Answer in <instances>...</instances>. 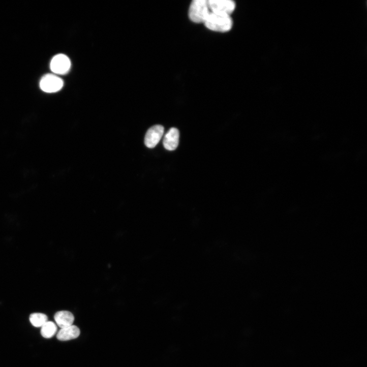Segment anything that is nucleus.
Listing matches in <instances>:
<instances>
[{"mask_svg": "<svg viewBox=\"0 0 367 367\" xmlns=\"http://www.w3.org/2000/svg\"><path fill=\"white\" fill-rule=\"evenodd\" d=\"M211 13L208 0H194L191 4L189 16L194 23H204Z\"/></svg>", "mask_w": 367, "mask_h": 367, "instance_id": "obj_1", "label": "nucleus"}, {"mask_svg": "<svg viewBox=\"0 0 367 367\" xmlns=\"http://www.w3.org/2000/svg\"><path fill=\"white\" fill-rule=\"evenodd\" d=\"M204 24L208 29L211 31L227 33L232 29L233 23L230 16L211 13Z\"/></svg>", "mask_w": 367, "mask_h": 367, "instance_id": "obj_2", "label": "nucleus"}, {"mask_svg": "<svg viewBox=\"0 0 367 367\" xmlns=\"http://www.w3.org/2000/svg\"><path fill=\"white\" fill-rule=\"evenodd\" d=\"M64 85V81L55 74H47L41 79V89L47 93H55L60 90Z\"/></svg>", "mask_w": 367, "mask_h": 367, "instance_id": "obj_3", "label": "nucleus"}, {"mask_svg": "<svg viewBox=\"0 0 367 367\" xmlns=\"http://www.w3.org/2000/svg\"><path fill=\"white\" fill-rule=\"evenodd\" d=\"M208 3L211 13L219 15L231 16L236 8L231 0H208Z\"/></svg>", "mask_w": 367, "mask_h": 367, "instance_id": "obj_4", "label": "nucleus"}, {"mask_svg": "<svg viewBox=\"0 0 367 367\" xmlns=\"http://www.w3.org/2000/svg\"><path fill=\"white\" fill-rule=\"evenodd\" d=\"M71 67L70 58L66 55L59 54L55 56L50 63L52 72L55 75H65L68 73Z\"/></svg>", "mask_w": 367, "mask_h": 367, "instance_id": "obj_5", "label": "nucleus"}, {"mask_svg": "<svg viewBox=\"0 0 367 367\" xmlns=\"http://www.w3.org/2000/svg\"><path fill=\"white\" fill-rule=\"evenodd\" d=\"M164 131V128L161 125H155L150 128L145 136V146L149 148L155 147L163 137Z\"/></svg>", "mask_w": 367, "mask_h": 367, "instance_id": "obj_6", "label": "nucleus"}, {"mask_svg": "<svg viewBox=\"0 0 367 367\" xmlns=\"http://www.w3.org/2000/svg\"><path fill=\"white\" fill-rule=\"evenodd\" d=\"M179 137L178 130L171 128L164 136L163 143L164 148L169 151L175 150L178 145Z\"/></svg>", "mask_w": 367, "mask_h": 367, "instance_id": "obj_7", "label": "nucleus"}, {"mask_svg": "<svg viewBox=\"0 0 367 367\" xmlns=\"http://www.w3.org/2000/svg\"><path fill=\"white\" fill-rule=\"evenodd\" d=\"M80 334V329L76 325L61 328L57 334V338L61 341H67L77 338Z\"/></svg>", "mask_w": 367, "mask_h": 367, "instance_id": "obj_8", "label": "nucleus"}, {"mask_svg": "<svg viewBox=\"0 0 367 367\" xmlns=\"http://www.w3.org/2000/svg\"><path fill=\"white\" fill-rule=\"evenodd\" d=\"M54 319L57 325L63 328L73 325L75 317L69 311H61L55 314Z\"/></svg>", "mask_w": 367, "mask_h": 367, "instance_id": "obj_9", "label": "nucleus"}, {"mask_svg": "<svg viewBox=\"0 0 367 367\" xmlns=\"http://www.w3.org/2000/svg\"><path fill=\"white\" fill-rule=\"evenodd\" d=\"M57 331V327L52 321H47L41 327V333L46 339L52 338Z\"/></svg>", "mask_w": 367, "mask_h": 367, "instance_id": "obj_10", "label": "nucleus"}, {"mask_svg": "<svg viewBox=\"0 0 367 367\" xmlns=\"http://www.w3.org/2000/svg\"><path fill=\"white\" fill-rule=\"evenodd\" d=\"M29 320L35 327H41L48 321V317L43 313H35L30 315Z\"/></svg>", "mask_w": 367, "mask_h": 367, "instance_id": "obj_11", "label": "nucleus"}]
</instances>
